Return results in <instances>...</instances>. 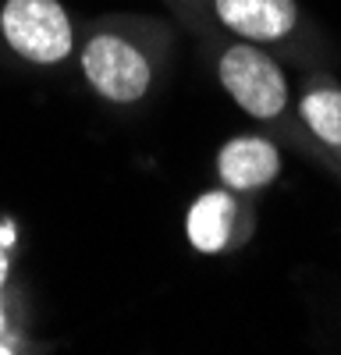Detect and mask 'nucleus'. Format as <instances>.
<instances>
[{"label": "nucleus", "instance_id": "f257e3e1", "mask_svg": "<svg viewBox=\"0 0 341 355\" xmlns=\"http://www.w3.org/2000/svg\"><path fill=\"white\" fill-rule=\"evenodd\" d=\"M217 78L224 93L260 121H270L288 107V78L274 57L260 50V43L245 40L227 46L217 61Z\"/></svg>", "mask_w": 341, "mask_h": 355}, {"label": "nucleus", "instance_id": "f03ea898", "mask_svg": "<svg viewBox=\"0 0 341 355\" xmlns=\"http://www.w3.org/2000/svg\"><path fill=\"white\" fill-rule=\"evenodd\" d=\"M0 33L18 57L33 64H61L75 43L61 0H8L0 11Z\"/></svg>", "mask_w": 341, "mask_h": 355}, {"label": "nucleus", "instance_id": "6e6552de", "mask_svg": "<svg viewBox=\"0 0 341 355\" xmlns=\"http://www.w3.org/2000/svg\"><path fill=\"white\" fill-rule=\"evenodd\" d=\"M8 270H11V263H8V252H4V245H0V288H4V281H8Z\"/></svg>", "mask_w": 341, "mask_h": 355}, {"label": "nucleus", "instance_id": "9d476101", "mask_svg": "<svg viewBox=\"0 0 341 355\" xmlns=\"http://www.w3.org/2000/svg\"><path fill=\"white\" fill-rule=\"evenodd\" d=\"M8 352H11V348H4V341H0V355H8Z\"/></svg>", "mask_w": 341, "mask_h": 355}, {"label": "nucleus", "instance_id": "1a4fd4ad", "mask_svg": "<svg viewBox=\"0 0 341 355\" xmlns=\"http://www.w3.org/2000/svg\"><path fill=\"white\" fill-rule=\"evenodd\" d=\"M0 334H4V309H0Z\"/></svg>", "mask_w": 341, "mask_h": 355}, {"label": "nucleus", "instance_id": "7ed1b4c3", "mask_svg": "<svg viewBox=\"0 0 341 355\" xmlns=\"http://www.w3.org/2000/svg\"><path fill=\"white\" fill-rule=\"evenodd\" d=\"M82 71L96 93L110 103H135L150 93L153 68L135 43L125 36L100 33L82 50Z\"/></svg>", "mask_w": 341, "mask_h": 355}, {"label": "nucleus", "instance_id": "423d86ee", "mask_svg": "<svg viewBox=\"0 0 341 355\" xmlns=\"http://www.w3.org/2000/svg\"><path fill=\"white\" fill-rule=\"evenodd\" d=\"M235 224H238V199L231 196V189L203 192L189 206V217H185L189 245L195 252L217 256L235 242Z\"/></svg>", "mask_w": 341, "mask_h": 355}, {"label": "nucleus", "instance_id": "20e7f679", "mask_svg": "<svg viewBox=\"0 0 341 355\" xmlns=\"http://www.w3.org/2000/svg\"><path fill=\"white\" fill-rule=\"evenodd\" d=\"M217 174L224 189L231 192H256L267 189L281 174V153L263 135H238L227 139L217 153Z\"/></svg>", "mask_w": 341, "mask_h": 355}, {"label": "nucleus", "instance_id": "0eeeda50", "mask_svg": "<svg viewBox=\"0 0 341 355\" xmlns=\"http://www.w3.org/2000/svg\"><path fill=\"white\" fill-rule=\"evenodd\" d=\"M299 114H302L306 128L324 146L341 150V89H334V85L309 89L299 103Z\"/></svg>", "mask_w": 341, "mask_h": 355}, {"label": "nucleus", "instance_id": "39448f33", "mask_svg": "<svg viewBox=\"0 0 341 355\" xmlns=\"http://www.w3.org/2000/svg\"><path fill=\"white\" fill-rule=\"evenodd\" d=\"M213 11L220 25L249 43H277L299 21L295 0H213Z\"/></svg>", "mask_w": 341, "mask_h": 355}]
</instances>
